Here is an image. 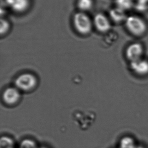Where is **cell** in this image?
I'll return each mask as SVG.
<instances>
[{
  "instance_id": "cell-1",
  "label": "cell",
  "mask_w": 148,
  "mask_h": 148,
  "mask_svg": "<svg viewBox=\"0 0 148 148\" xmlns=\"http://www.w3.org/2000/svg\"><path fill=\"white\" fill-rule=\"evenodd\" d=\"M126 29L134 36H142L146 33L147 24L143 18L136 15H130L125 21Z\"/></svg>"
},
{
  "instance_id": "cell-2",
  "label": "cell",
  "mask_w": 148,
  "mask_h": 148,
  "mask_svg": "<svg viewBox=\"0 0 148 148\" xmlns=\"http://www.w3.org/2000/svg\"><path fill=\"white\" fill-rule=\"evenodd\" d=\"M73 20L74 28L77 32L82 35L90 33L92 30V21L84 12L76 13L74 15Z\"/></svg>"
},
{
  "instance_id": "cell-3",
  "label": "cell",
  "mask_w": 148,
  "mask_h": 148,
  "mask_svg": "<svg viewBox=\"0 0 148 148\" xmlns=\"http://www.w3.org/2000/svg\"><path fill=\"white\" fill-rule=\"evenodd\" d=\"M37 84V80L32 74H22L16 81V85L19 89L25 91L33 90Z\"/></svg>"
},
{
  "instance_id": "cell-4",
  "label": "cell",
  "mask_w": 148,
  "mask_h": 148,
  "mask_svg": "<svg viewBox=\"0 0 148 148\" xmlns=\"http://www.w3.org/2000/svg\"><path fill=\"white\" fill-rule=\"evenodd\" d=\"M144 47L140 43H134L128 45L125 50V56L130 62L142 59L144 54Z\"/></svg>"
},
{
  "instance_id": "cell-5",
  "label": "cell",
  "mask_w": 148,
  "mask_h": 148,
  "mask_svg": "<svg viewBox=\"0 0 148 148\" xmlns=\"http://www.w3.org/2000/svg\"><path fill=\"white\" fill-rule=\"evenodd\" d=\"M93 24L99 32L103 33L107 32L111 28L110 20L102 13H98L95 15Z\"/></svg>"
},
{
  "instance_id": "cell-6",
  "label": "cell",
  "mask_w": 148,
  "mask_h": 148,
  "mask_svg": "<svg viewBox=\"0 0 148 148\" xmlns=\"http://www.w3.org/2000/svg\"><path fill=\"white\" fill-rule=\"evenodd\" d=\"M130 68L134 72L140 76H145L148 74V61L144 59L130 62Z\"/></svg>"
},
{
  "instance_id": "cell-7",
  "label": "cell",
  "mask_w": 148,
  "mask_h": 148,
  "mask_svg": "<svg viewBox=\"0 0 148 148\" xmlns=\"http://www.w3.org/2000/svg\"><path fill=\"white\" fill-rule=\"evenodd\" d=\"M20 93L18 90L15 88H8L6 89L3 94V100L7 104H16L20 99Z\"/></svg>"
},
{
  "instance_id": "cell-8",
  "label": "cell",
  "mask_w": 148,
  "mask_h": 148,
  "mask_svg": "<svg viewBox=\"0 0 148 148\" xmlns=\"http://www.w3.org/2000/svg\"><path fill=\"white\" fill-rule=\"evenodd\" d=\"M9 3L13 10L17 12H24L29 6V0H10Z\"/></svg>"
},
{
  "instance_id": "cell-9",
  "label": "cell",
  "mask_w": 148,
  "mask_h": 148,
  "mask_svg": "<svg viewBox=\"0 0 148 148\" xmlns=\"http://www.w3.org/2000/svg\"><path fill=\"white\" fill-rule=\"evenodd\" d=\"M110 16L112 20L116 23L125 21L127 17L125 11L117 7L110 10Z\"/></svg>"
},
{
  "instance_id": "cell-10",
  "label": "cell",
  "mask_w": 148,
  "mask_h": 148,
  "mask_svg": "<svg viewBox=\"0 0 148 148\" xmlns=\"http://www.w3.org/2000/svg\"><path fill=\"white\" fill-rule=\"evenodd\" d=\"M116 7L126 11L132 9L134 7L133 0H115Z\"/></svg>"
},
{
  "instance_id": "cell-11",
  "label": "cell",
  "mask_w": 148,
  "mask_h": 148,
  "mask_svg": "<svg viewBox=\"0 0 148 148\" xmlns=\"http://www.w3.org/2000/svg\"><path fill=\"white\" fill-rule=\"evenodd\" d=\"M77 6L82 12L90 10L93 6L92 0H78Z\"/></svg>"
},
{
  "instance_id": "cell-12",
  "label": "cell",
  "mask_w": 148,
  "mask_h": 148,
  "mask_svg": "<svg viewBox=\"0 0 148 148\" xmlns=\"http://www.w3.org/2000/svg\"><path fill=\"white\" fill-rule=\"evenodd\" d=\"M136 147L134 140L130 137H125L120 142V148H134Z\"/></svg>"
},
{
  "instance_id": "cell-13",
  "label": "cell",
  "mask_w": 148,
  "mask_h": 148,
  "mask_svg": "<svg viewBox=\"0 0 148 148\" xmlns=\"http://www.w3.org/2000/svg\"><path fill=\"white\" fill-rule=\"evenodd\" d=\"M10 24L7 20L4 19L1 20V35H5L10 29Z\"/></svg>"
},
{
  "instance_id": "cell-14",
  "label": "cell",
  "mask_w": 148,
  "mask_h": 148,
  "mask_svg": "<svg viewBox=\"0 0 148 148\" xmlns=\"http://www.w3.org/2000/svg\"><path fill=\"white\" fill-rule=\"evenodd\" d=\"M138 2H140L141 3H144L146 4L147 2H148V0H138Z\"/></svg>"
},
{
  "instance_id": "cell-15",
  "label": "cell",
  "mask_w": 148,
  "mask_h": 148,
  "mask_svg": "<svg viewBox=\"0 0 148 148\" xmlns=\"http://www.w3.org/2000/svg\"><path fill=\"white\" fill-rule=\"evenodd\" d=\"M144 148L143 147H140V146H136L135 148Z\"/></svg>"
}]
</instances>
